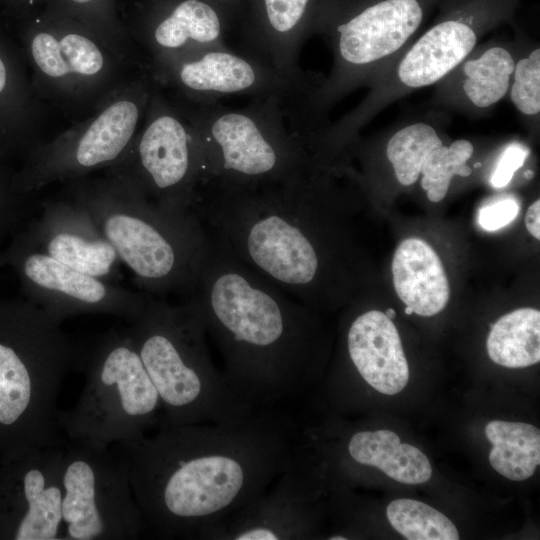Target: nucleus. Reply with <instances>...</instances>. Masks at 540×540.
I'll list each match as a JSON object with an SVG mask.
<instances>
[{
    "label": "nucleus",
    "instance_id": "f257e3e1",
    "mask_svg": "<svg viewBox=\"0 0 540 540\" xmlns=\"http://www.w3.org/2000/svg\"><path fill=\"white\" fill-rule=\"evenodd\" d=\"M301 420L259 409L229 423L158 425L112 445L125 463L144 534L203 539L262 496L290 465Z\"/></svg>",
    "mask_w": 540,
    "mask_h": 540
},
{
    "label": "nucleus",
    "instance_id": "f03ea898",
    "mask_svg": "<svg viewBox=\"0 0 540 540\" xmlns=\"http://www.w3.org/2000/svg\"><path fill=\"white\" fill-rule=\"evenodd\" d=\"M208 231L187 296L224 362L232 392L252 410L296 411L317 371L319 341L309 307L262 277Z\"/></svg>",
    "mask_w": 540,
    "mask_h": 540
},
{
    "label": "nucleus",
    "instance_id": "7ed1b4c3",
    "mask_svg": "<svg viewBox=\"0 0 540 540\" xmlns=\"http://www.w3.org/2000/svg\"><path fill=\"white\" fill-rule=\"evenodd\" d=\"M65 182L64 195L88 211L143 292L160 299L187 296L208 238L196 214L161 208L120 173Z\"/></svg>",
    "mask_w": 540,
    "mask_h": 540
},
{
    "label": "nucleus",
    "instance_id": "20e7f679",
    "mask_svg": "<svg viewBox=\"0 0 540 540\" xmlns=\"http://www.w3.org/2000/svg\"><path fill=\"white\" fill-rule=\"evenodd\" d=\"M60 321L28 303H0V448L8 461L62 444L58 395L85 350Z\"/></svg>",
    "mask_w": 540,
    "mask_h": 540
},
{
    "label": "nucleus",
    "instance_id": "39448f33",
    "mask_svg": "<svg viewBox=\"0 0 540 540\" xmlns=\"http://www.w3.org/2000/svg\"><path fill=\"white\" fill-rule=\"evenodd\" d=\"M165 92L198 136L203 187L279 183L314 168L295 123L298 107L291 102L279 96L256 97L244 107L232 108Z\"/></svg>",
    "mask_w": 540,
    "mask_h": 540
},
{
    "label": "nucleus",
    "instance_id": "423d86ee",
    "mask_svg": "<svg viewBox=\"0 0 540 540\" xmlns=\"http://www.w3.org/2000/svg\"><path fill=\"white\" fill-rule=\"evenodd\" d=\"M127 329L160 398L158 425L229 423L256 411L215 367L203 324L185 303L152 296Z\"/></svg>",
    "mask_w": 540,
    "mask_h": 540
},
{
    "label": "nucleus",
    "instance_id": "0eeeda50",
    "mask_svg": "<svg viewBox=\"0 0 540 540\" xmlns=\"http://www.w3.org/2000/svg\"><path fill=\"white\" fill-rule=\"evenodd\" d=\"M84 388L76 404L60 410L66 437L111 447L145 434L161 418V403L128 329H111L86 350Z\"/></svg>",
    "mask_w": 540,
    "mask_h": 540
},
{
    "label": "nucleus",
    "instance_id": "6e6552de",
    "mask_svg": "<svg viewBox=\"0 0 540 540\" xmlns=\"http://www.w3.org/2000/svg\"><path fill=\"white\" fill-rule=\"evenodd\" d=\"M154 86L150 71L140 72L86 119L35 146L19 188L38 190L117 165L133 145Z\"/></svg>",
    "mask_w": 540,
    "mask_h": 540
},
{
    "label": "nucleus",
    "instance_id": "1a4fd4ad",
    "mask_svg": "<svg viewBox=\"0 0 540 540\" xmlns=\"http://www.w3.org/2000/svg\"><path fill=\"white\" fill-rule=\"evenodd\" d=\"M107 171L127 176L169 212L196 214L204 182L201 145L192 125L156 81L129 153Z\"/></svg>",
    "mask_w": 540,
    "mask_h": 540
},
{
    "label": "nucleus",
    "instance_id": "9d476101",
    "mask_svg": "<svg viewBox=\"0 0 540 540\" xmlns=\"http://www.w3.org/2000/svg\"><path fill=\"white\" fill-rule=\"evenodd\" d=\"M63 539L134 540L144 534L127 467L110 447L67 437Z\"/></svg>",
    "mask_w": 540,
    "mask_h": 540
},
{
    "label": "nucleus",
    "instance_id": "9b49d317",
    "mask_svg": "<svg viewBox=\"0 0 540 540\" xmlns=\"http://www.w3.org/2000/svg\"><path fill=\"white\" fill-rule=\"evenodd\" d=\"M28 50L43 102L66 112L90 114L140 73L94 31L43 26Z\"/></svg>",
    "mask_w": 540,
    "mask_h": 540
},
{
    "label": "nucleus",
    "instance_id": "f8f14e48",
    "mask_svg": "<svg viewBox=\"0 0 540 540\" xmlns=\"http://www.w3.org/2000/svg\"><path fill=\"white\" fill-rule=\"evenodd\" d=\"M8 259L31 302L60 322L79 314H109L132 323L152 297L57 261L39 251L27 234L17 241Z\"/></svg>",
    "mask_w": 540,
    "mask_h": 540
},
{
    "label": "nucleus",
    "instance_id": "ddd939ff",
    "mask_svg": "<svg viewBox=\"0 0 540 540\" xmlns=\"http://www.w3.org/2000/svg\"><path fill=\"white\" fill-rule=\"evenodd\" d=\"M168 93L197 103L229 95L279 96L302 108L305 95L269 66L225 45L205 48L149 68Z\"/></svg>",
    "mask_w": 540,
    "mask_h": 540
},
{
    "label": "nucleus",
    "instance_id": "4468645a",
    "mask_svg": "<svg viewBox=\"0 0 540 540\" xmlns=\"http://www.w3.org/2000/svg\"><path fill=\"white\" fill-rule=\"evenodd\" d=\"M65 441L32 449L0 472V536L63 539Z\"/></svg>",
    "mask_w": 540,
    "mask_h": 540
},
{
    "label": "nucleus",
    "instance_id": "2eb2a0df",
    "mask_svg": "<svg viewBox=\"0 0 540 540\" xmlns=\"http://www.w3.org/2000/svg\"><path fill=\"white\" fill-rule=\"evenodd\" d=\"M315 480L296 457L258 499L232 513L203 540H297L311 536Z\"/></svg>",
    "mask_w": 540,
    "mask_h": 540
},
{
    "label": "nucleus",
    "instance_id": "dca6fc26",
    "mask_svg": "<svg viewBox=\"0 0 540 540\" xmlns=\"http://www.w3.org/2000/svg\"><path fill=\"white\" fill-rule=\"evenodd\" d=\"M41 252L91 276L115 283L121 260L88 211L65 196L43 203V212L27 234Z\"/></svg>",
    "mask_w": 540,
    "mask_h": 540
},
{
    "label": "nucleus",
    "instance_id": "f3484780",
    "mask_svg": "<svg viewBox=\"0 0 540 540\" xmlns=\"http://www.w3.org/2000/svg\"><path fill=\"white\" fill-rule=\"evenodd\" d=\"M423 17L416 0H385L337 26L340 61L361 67L396 52L417 30Z\"/></svg>",
    "mask_w": 540,
    "mask_h": 540
},
{
    "label": "nucleus",
    "instance_id": "a211bd4d",
    "mask_svg": "<svg viewBox=\"0 0 540 540\" xmlns=\"http://www.w3.org/2000/svg\"><path fill=\"white\" fill-rule=\"evenodd\" d=\"M348 359L359 376L376 391L394 395L409 380V367L398 330L379 310H368L350 323L345 339Z\"/></svg>",
    "mask_w": 540,
    "mask_h": 540
},
{
    "label": "nucleus",
    "instance_id": "6ab92c4d",
    "mask_svg": "<svg viewBox=\"0 0 540 540\" xmlns=\"http://www.w3.org/2000/svg\"><path fill=\"white\" fill-rule=\"evenodd\" d=\"M217 10L203 0H182L138 37L136 46L150 67L217 46H225Z\"/></svg>",
    "mask_w": 540,
    "mask_h": 540
},
{
    "label": "nucleus",
    "instance_id": "aec40b11",
    "mask_svg": "<svg viewBox=\"0 0 540 540\" xmlns=\"http://www.w3.org/2000/svg\"><path fill=\"white\" fill-rule=\"evenodd\" d=\"M398 297L420 316H433L447 305L450 289L442 262L432 247L419 238H408L396 249L392 261Z\"/></svg>",
    "mask_w": 540,
    "mask_h": 540
},
{
    "label": "nucleus",
    "instance_id": "412c9836",
    "mask_svg": "<svg viewBox=\"0 0 540 540\" xmlns=\"http://www.w3.org/2000/svg\"><path fill=\"white\" fill-rule=\"evenodd\" d=\"M476 34L467 24L450 20L429 29L408 51L398 67V77L406 86L431 85L472 51Z\"/></svg>",
    "mask_w": 540,
    "mask_h": 540
},
{
    "label": "nucleus",
    "instance_id": "4be33fe9",
    "mask_svg": "<svg viewBox=\"0 0 540 540\" xmlns=\"http://www.w3.org/2000/svg\"><path fill=\"white\" fill-rule=\"evenodd\" d=\"M346 452L352 462L375 467L404 484H422L432 475L427 456L415 446L401 443L390 430L356 431L348 439Z\"/></svg>",
    "mask_w": 540,
    "mask_h": 540
},
{
    "label": "nucleus",
    "instance_id": "5701e85b",
    "mask_svg": "<svg viewBox=\"0 0 540 540\" xmlns=\"http://www.w3.org/2000/svg\"><path fill=\"white\" fill-rule=\"evenodd\" d=\"M485 435L492 444V468L512 481L530 478L540 464V431L528 423L494 420L487 423Z\"/></svg>",
    "mask_w": 540,
    "mask_h": 540
},
{
    "label": "nucleus",
    "instance_id": "b1692460",
    "mask_svg": "<svg viewBox=\"0 0 540 540\" xmlns=\"http://www.w3.org/2000/svg\"><path fill=\"white\" fill-rule=\"evenodd\" d=\"M490 359L507 368H523L540 361V312L520 308L502 316L486 341Z\"/></svg>",
    "mask_w": 540,
    "mask_h": 540
},
{
    "label": "nucleus",
    "instance_id": "393cba45",
    "mask_svg": "<svg viewBox=\"0 0 540 540\" xmlns=\"http://www.w3.org/2000/svg\"><path fill=\"white\" fill-rule=\"evenodd\" d=\"M514 68V59L506 49L492 47L465 63L463 90L475 106L489 107L506 94Z\"/></svg>",
    "mask_w": 540,
    "mask_h": 540
},
{
    "label": "nucleus",
    "instance_id": "a878e982",
    "mask_svg": "<svg viewBox=\"0 0 540 540\" xmlns=\"http://www.w3.org/2000/svg\"><path fill=\"white\" fill-rule=\"evenodd\" d=\"M441 145L435 129L425 123H415L396 132L387 144L386 155L399 183L414 184L429 153Z\"/></svg>",
    "mask_w": 540,
    "mask_h": 540
},
{
    "label": "nucleus",
    "instance_id": "bb28decb",
    "mask_svg": "<svg viewBox=\"0 0 540 540\" xmlns=\"http://www.w3.org/2000/svg\"><path fill=\"white\" fill-rule=\"evenodd\" d=\"M391 526L408 540H458L456 526L444 514L423 502L396 499L386 509Z\"/></svg>",
    "mask_w": 540,
    "mask_h": 540
},
{
    "label": "nucleus",
    "instance_id": "cd10ccee",
    "mask_svg": "<svg viewBox=\"0 0 540 540\" xmlns=\"http://www.w3.org/2000/svg\"><path fill=\"white\" fill-rule=\"evenodd\" d=\"M473 150L468 140L461 139L448 147L441 145L429 153L421 168V186L430 201L439 202L446 196L453 176L467 177L471 174L466 162Z\"/></svg>",
    "mask_w": 540,
    "mask_h": 540
},
{
    "label": "nucleus",
    "instance_id": "c85d7f7f",
    "mask_svg": "<svg viewBox=\"0 0 540 540\" xmlns=\"http://www.w3.org/2000/svg\"><path fill=\"white\" fill-rule=\"evenodd\" d=\"M511 99L516 108L525 115L540 111V50L519 60L514 68Z\"/></svg>",
    "mask_w": 540,
    "mask_h": 540
},
{
    "label": "nucleus",
    "instance_id": "c756f323",
    "mask_svg": "<svg viewBox=\"0 0 540 540\" xmlns=\"http://www.w3.org/2000/svg\"><path fill=\"white\" fill-rule=\"evenodd\" d=\"M519 203L513 197H501L484 205L478 213V222L485 231H497L511 223L518 215Z\"/></svg>",
    "mask_w": 540,
    "mask_h": 540
},
{
    "label": "nucleus",
    "instance_id": "7c9ffc66",
    "mask_svg": "<svg viewBox=\"0 0 540 540\" xmlns=\"http://www.w3.org/2000/svg\"><path fill=\"white\" fill-rule=\"evenodd\" d=\"M529 155V149L520 143L509 144L501 153L490 183L495 188L509 184L514 173L523 166Z\"/></svg>",
    "mask_w": 540,
    "mask_h": 540
},
{
    "label": "nucleus",
    "instance_id": "2f4dec72",
    "mask_svg": "<svg viewBox=\"0 0 540 540\" xmlns=\"http://www.w3.org/2000/svg\"><path fill=\"white\" fill-rule=\"evenodd\" d=\"M18 214L14 201L7 194H0V233L14 222Z\"/></svg>",
    "mask_w": 540,
    "mask_h": 540
},
{
    "label": "nucleus",
    "instance_id": "473e14b6",
    "mask_svg": "<svg viewBox=\"0 0 540 540\" xmlns=\"http://www.w3.org/2000/svg\"><path fill=\"white\" fill-rule=\"evenodd\" d=\"M525 225L529 233L536 239H540V200H536L528 208Z\"/></svg>",
    "mask_w": 540,
    "mask_h": 540
},
{
    "label": "nucleus",
    "instance_id": "72a5a7b5",
    "mask_svg": "<svg viewBox=\"0 0 540 540\" xmlns=\"http://www.w3.org/2000/svg\"><path fill=\"white\" fill-rule=\"evenodd\" d=\"M8 68L4 62V59L0 56V95L4 93L8 85Z\"/></svg>",
    "mask_w": 540,
    "mask_h": 540
},
{
    "label": "nucleus",
    "instance_id": "f704fd0d",
    "mask_svg": "<svg viewBox=\"0 0 540 540\" xmlns=\"http://www.w3.org/2000/svg\"><path fill=\"white\" fill-rule=\"evenodd\" d=\"M69 1L75 4L85 5V4L92 3L94 0H69Z\"/></svg>",
    "mask_w": 540,
    "mask_h": 540
},
{
    "label": "nucleus",
    "instance_id": "c9c22d12",
    "mask_svg": "<svg viewBox=\"0 0 540 540\" xmlns=\"http://www.w3.org/2000/svg\"><path fill=\"white\" fill-rule=\"evenodd\" d=\"M385 315L392 320L395 317L396 313L393 309L390 308L386 311Z\"/></svg>",
    "mask_w": 540,
    "mask_h": 540
},
{
    "label": "nucleus",
    "instance_id": "e433bc0d",
    "mask_svg": "<svg viewBox=\"0 0 540 540\" xmlns=\"http://www.w3.org/2000/svg\"><path fill=\"white\" fill-rule=\"evenodd\" d=\"M524 176L528 179L532 178L533 177V172L532 171H526L524 173Z\"/></svg>",
    "mask_w": 540,
    "mask_h": 540
},
{
    "label": "nucleus",
    "instance_id": "4c0bfd02",
    "mask_svg": "<svg viewBox=\"0 0 540 540\" xmlns=\"http://www.w3.org/2000/svg\"><path fill=\"white\" fill-rule=\"evenodd\" d=\"M405 313H406V314H412L413 311H412L411 308H409V307L406 306Z\"/></svg>",
    "mask_w": 540,
    "mask_h": 540
}]
</instances>
